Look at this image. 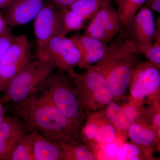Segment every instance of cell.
I'll return each instance as SVG.
<instances>
[{"label": "cell", "mask_w": 160, "mask_h": 160, "mask_svg": "<svg viewBox=\"0 0 160 160\" xmlns=\"http://www.w3.org/2000/svg\"><path fill=\"white\" fill-rule=\"evenodd\" d=\"M14 112L26 123L29 132L36 131L58 144L80 142L79 129L75 127L42 92L32 94L16 103Z\"/></svg>", "instance_id": "6da1fadb"}, {"label": "cell", "mask_w": 160, "mask_h": 160, "mask_svg": "<svg viewBox=\"0 0 160 160\" xmlns=\"http://www.w3.org/2000/svg\"><path fill=\"white\" fill-rule=\"evenodd\" d=\"M139 54L135 43L127 37L110 44L105 56L93 65L106 78L115 101L122 98L129 89Z\"/></svg>", "instance_id": "7a4b0ae2"}, {"label": "cell", "mask_w": 160, "mask_h": 160, "mask_svg": "<svg viewBox=\"0 0 160 160\" xmlns=\"http://www.w3.org/2000/svg\"><path fill=\"white\" fill-rule=\"evenodd\" d=\"M42 89L43 93L54 106L80 130L86 119V113L80 106L72 78L61 72L52 73Z\"/></svg>", "instance_id": "3957f363"}, {"label": "cell", "mask_w": 160, "mask_h": 160, "mask_svg": "<svg viewBox=\"0 0 160 160\" xmlns=\"http://www.w3.org/2000/svg\"><path fill=\"white\" fill-rule=\"evenodd\" d=\"M85 72L76 73L72 77L76 90L80 106L85 112L105 108L115 101L106 78L94 66Z\"/></svg>", "instance_id": "277c9868"}, {"label": "cell", "mask_w": 160, "mask_h": 160, "mask_svg": "<svg viewBox=\"0 0 160 160\" xmlns=\"http://www.w3.org/2000/svg\"><path fill=\"white\" fill-rule=\"evenodd\" d=\"M54 68L41 59L31 60L9 83L2 101L17 103L41 91Z\"/></svg>", "instance_id": "5b68a950"}, {"label": "cell", "mask_w": 160, "mask_h": 160, "mask_svg": "<svg viewBox=\"0 0 160 160\" xmlns=\"http://www.w3.org/2000/svg\"><path fill=\"white\" fill-rule=\"evenodd\" d=\"M160 69L148 60L138 63L129 84L130 100L140 106L159 100Z\"/></svg>", "instance_id": "8992f818"}, {"label": "cell", "mask_w": 160, "mask_h": 160, "mask_svg": "<svg viewBox=\"0 0 160 160\" xmlns=\"http://www.w3.org/2000/svg\"><path fill=\"white\" fill-rule=\"evenodd\" d=\"M38 57L72 77L76 73L75 68L79 62L81 54L70 38L58 35L47 43Z\"/></svg>", "instance_id": "52a82bcc"}, {"label": "cell", "mask_w": 160, "mask_h": 160, "mask_svg": "<svg viewBox=\"0 0 160 160\" xmlns=\"http://www.w3.org/2000/svg\"><path fill=\"white\" fill-rule=\"evenodd\" d=\"M31 46L23 34L14 36L0 62V92L31 61Z\"/></svg>", "instance_id": "ba28073f"}, {"label": "cell", "mask_w": 160, "mask_h": 160, "mask_svg": "<svg viewBox=\"0 0 160 160\" xmlns=\"http://www.w3.org/2000/svg\"><path fill=\"white\" fill-rule=\"evenodd\" d=\"M122 24L117 10L110 0H104L83 34L107 43L119 33Z\"/></svg>", "instance_id": "9c48e42d"}, {"label": "cell", "mask_w": 160, "mask_h": 160, "mask_svg": "<svg viewBox=\"0 0 160 160\" xmlns=\"http://www.w3.org/2000/svg\"><path fill=\"white\" fill-rule=\"evenodd\" d=\"M33 30L39 54L47 43L58 35H65L59 14L51 1H46L42 10L33 20Z\"/></svg>", "instance_id": "30bf717a"}, {"label": "cell", "mask_w": 160, "mask_h": 160, "mask_svg": "<svg viewBox=\"0 0 160 160\" xmlns=\"http://www.w3.org/2000/svg\"><path fill=\"white\" fill-rule=\"evenodd\" d=\"M129 39L136 46L147 45L154 41L157 28L151 9L142 6L126 27Z\"/></svg>", "instance_id": "8fae6325"}, {"label": "cell", "mask_w": 160, "mask_h": 160, "mask_svg": "<svg viewBox=\"0 0 160 160\" xmlns=\"http://www.w3.org/2000/svg\"><path fill=\"white\" fill-rule=\"evenodd\" d=\"M142 106H138L130 100L129 102L119 105L112 101L102 109L106 117L118 132L127 135L129 128L139 118Z\"/></svg>", "instance_id": "7c38bea8"}, {"label": "cell", "mask_w": 160, "mask_h": 160, "mask_svg": "<svg viewBox=\"0 0 160 160\" xmlns=\"http://www.w3.org/2000/svg\"><path fill=\"white\" fill-rule=\"evenodd\" d=\"M46 0H14L3 12L7 26L14 27L33 21Z\"/></svg>", "instance_id": "4fadbf2b"}, {"label": "cell", "mask_w": 160, "mask_h": 160, "mask_svg": "<svg viewBox=\"0 0 160 160\" xmlns=\"http://www.w3.org/2000/svg\"><path fill=\"white\" fill-rule=\"evenodd\" d=\"M70 38L81 54L78 65L80 69H86L98 62L105 56L109 48L107 43L83 34H74Z\"/></svg>", "instance_id": "5bb4252c"}, {"label": "cell", "mask_w": 160, "mask_h": 160, "mask_svg": "<svg viewBox=\"0 0 160 160\" xmlns=\"http://www.w3.org/2000/svg\"><path fill=\"white\" fill-rule=\"evenodd\" d=\"M29 132L26 123L19 118H4L0 127V160H9L16 144Z\"/></svg>", "instance_id": "9a60e30c"}, {"label": "cell", "mask_w": 160, "mask_h": 160, "mask_svg": "<svg viewBox=\"0 0 160 160\" xmlns=\"http://www.w3.org/2000/svg\"><path fill=\"white\" fill-rule=\"evenodd\" d=\"M108 120L102 109L86 112V119L79 131L81 142L93 152L95 141L99 131Z\"/></svg>", "instance_id": "2e32d148"}, {"label": "cell", "mask_w": 160, "mask_h": 160, "mask_svg": "<svg viewBox=\"0 0 160 160\" xmlns=\"http://www.w3.org/2000/svg\"><path fill=\"white\" fill-rule=\"evenodd\" d=\"M33 143V160H63L57 143L36 131H30Z\"/></svg>", "instance_id": "e0dca14e"}, {"label": "cell", "mask_w": 160, "mask_h": 160, "mask_svg": "<svg viewBox=\"0 0 160 160\" xmlns=\"http://www.w3.org/2000/svg\"><path fill=\"white\" fill-rule=\"evenodd\" d=\"M127 136L132 142L151 152L154 148H158L159 146L160 138L157 132L140 121H137L131 125Z\"/></svg>", "instance_id": "ac0fdd59"}, {"label": "cell", "mask_w": 160, "mask_h": 160, "mask_svg": "<svg viewBox=\"0 0 160 160\" xmlns=\"http://www.w3.org/2000/svg\"><path fill=\"white\" fill-rule=\"evenodd\" d=\"M58 144L62 151L63 160H97L94 152L81 142L62 141Z\"/></svg>", "instance_id": "d6986e66"}, {"label": "cell", "mask_w": 160, "mask_h": 160, "mask_svg": "<svg viewBox=\"0 0 160 160\" xmlns=\"http://www.w3.org/2000/svg\"><path fill=\"white\" fill-rule=\"evenodd\" d=\"M146 1V0H115L118 7L117 10L120 20L126 28Z\"/></svg>", "instance_id": "ffe728a7"}, {"label": "cell", "mask_w": 160, "mask_h": 160, "mask_svg": "<svg viewBox=\"0 0 160 160\" xmlns=\"http://www.w3.org/2000/svg\"><path fill=\"white\" fill-rule=\"evenodd\" d=\"M151 152L132 142L124 143L118 150L117 160H151Z\"/></svg>", "instance_id": "44dd1931"}, {"label": "cell", "mask_w": 160, "mask_h": 160, "mask_svg": "<svg viewBox=\"0 0 160 160\" xmlns=\"http://www.w3.org/2000/svg\"><path fill=\"white\" fill-rule=\"evenodd\" d=\"M104 0H78L68 7L85 22L92 18Z\"/></svg>", "instance_id": "7402d4cb"}, {"label": "cell", "mask_w": 160, "mask_h": 160, "mask_svg": "<svg viewBox=\"0 0 160 160\" xmlns=\"http://www.w3.org/2000/svg\"><path fill=\"white\" fill-rule=\"evenodd\" d=\"M9 160H33V143L29 132L18 141L12 152Z\"/></svg>", "instance_id": "603a6c76"}, {"label": "cell", "mask_w": 160, "mask_h": 160, "mask_svg": "<svg viewBox=\"0 0 160 160\" xmlns=\"http://www.w3.org/2000/svg\"><path fill=\"white\" fill-rule=\"evenodd\" d=\"M58 11L66 35L71 32L86 28V22L68 7L58 9Z\"/></svg>", "instance_id": "cb8c5ba5"}, {"label": "cell", "mask_w": 160, "mask_h": 160, "mask_svg": "<svg viewBox=\"0 0 160 160\" xmlns=\"http://www.w3.org/2000/svg\"><path fill=\"white\" fill-rule=\"evenodd\" d=\"M139 54L145 56L147 60L160 68V28H157L153 42L147 45L136 46Z\"/></svg>", "instance_id": "d4e9b609"}, {"label": "cell", "mask_w": 160, "mask_h": 160, "mask_svg": "<svg viewBox=\"0 0 160 160\" xmlns=\"http://www.w3.org/2000/svg\"><path fill=\"white\" fill-rule=\"evenodd\" d=\"M115 140L103 145L98 149L96 153L97 160H117V153L119 146Z\"/></svg>", "instance_id": "484cf974"}, {"label": "cell", "mask_w": 160, "mask_h": 160, "mask_svg": "<svg viewBox=\"0 0 160 160\" xmlns=\"http://www.w3.org/2000/svg\"><path fill=\"white\" fill-rule=\"evenodd\" d=\"M14 37L9 27L0 36V62L11 44Z\"/></svg>", "instance_id": "4316f807"}, {"label": "cell", "mask_w": 160, "mask_h": 160, "mask_svg": "<svg viewBox=\"0 0 160 160\" xmlns=\"http://www.w3.org/2000/svg\"><path fill=\"white\" fill-rule=\"evenodd\" d=\"M57 9H60L69 7L78 0H50Z\"/></svg>", "instance_id": "83f0119b"}, {"label": "cell", "mask_w": 160, "mask_h": 160, "mask_svg": "<svg viewBox=\"0 0 160 160\" xmlns=\"http://www.w3.org/2000/svg\"><path fill=\"white\" fill-rule=\"evenodd\" d=\"M145 4V7L160 14V0H146Z\"/></svg>", "instance_id": "f1b7e54d"}, {"label": "cell", "mask_w": 160, "mask_h": 160, "mask_svg": "<svg viewBox=\"0 0 160 160\" xmlns=\"http://www.w3.org/2000/svg\"><path fill=\"white\" fill-rule=\"evenodd\" d=\"M9 27L6 24L3 12H0V36Z\"/></svg>", "instance_id": "f546056e"}, {"label": "cell", "mask_w": 160, "mask_h": 160, "mask_svg": "<svg viewBox=\"0 0 160 160\" xmlns=\"http://www.w3.org/2000/svg\"><path fill=\"white\" fill-rule=\"evenodd\" d=\"M5 113H6V109L2 103L0 102V127L4 119Z\"/></svg>", "instance_id": "4dcf8cb0"}, {"label": "cell", "mask_w": 160, "mask_h": 160, "mask_svg": "<svg viewBox=\"0 0 160 160\" xmlns=\"http://www.w3.org/2000/svg\"><path fill=\"white\" fill-rule=\"evenodd\" d=\"M14 0H0V10L5 9Z\"/></svg>", "instance_id": "1f68e13d"}]
</instances>
